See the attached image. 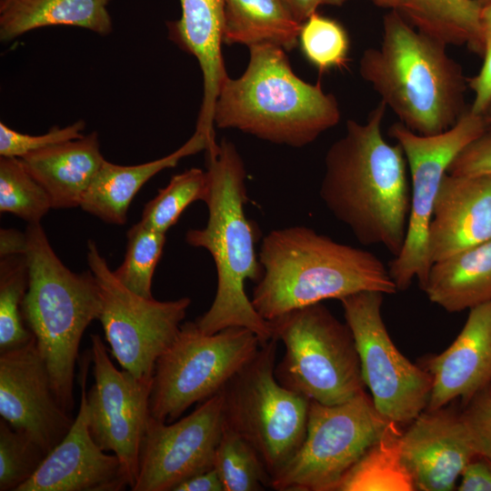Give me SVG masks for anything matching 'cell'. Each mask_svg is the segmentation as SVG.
Instances as JSON below:
<instances>
[{
	"label": "cell",
	"mask_w": 491,
	"mask_h": 491,
	"mask_svg": "<svg viewBox=\"0 0 491 491\" xmlns=\"http://www.w3.org/2000/svg\"><path fill=\"white\" fill-rule=\"evenodd\" d=\"M214 467L225 491H262L271 488L272 476L257 452L244 438L224 426Z\"/></svg>",
	"instance_id": "30"
},
{
	"label": "cell",
	"mask_w": 491,
	"mask_h": 491,
	"mask_svg": "<svg viewBox=\"0 0 491 491\" xmlns=\"http://www.w3.org/2000/svg\"><path fill=\"white\" fill-rule=\"evenodd\" d=\"M456 488L459 491H491V461L476 457L462 473Z\"/></svg>",
	"instance_id": "40"
},
{
	"label": "cell",
	"mask_w": 491,
	"mask_h": 491,
	"mask_svg": "<svg viewBox=\"0 0 491 491\" xmlns=\"http://www.w3.org/2000/svg\"><path fill=\"white\" fill-rule=\"evenodd\" d=\"M485 117H486V120L488 124V125H491V105L490 106L488 107V109L486 110V112L485 113Z\"/></svg>",
	"instance_id": "46"
},
{
	"label": "cell",
	"mask_w": 491,
	"mask_h": 491,
	"mask_svg": "<svg viewBox=\"0 0 491 491\" xmlns=\"http://www.w3.org/2000/svg\"><path fill=\"white\" fill-rule=\"evenodd\" d=\"M483 26L486 39L491 36V5L484 6L482 13Z\"/></svg>",
	"instance_id": "44"
},
{
	"label": "cell",
	"mask_w": 491,
	"mask_h": 491,
	"mask_svg": "<svg viewBox=\"0 0 491 491\" xmlns=\"http://www.w3.org/2000/svg\"><path fill=\"white\" fill-rule=\"evenodd\" d=\"M181 16L167 23L168 37L195 56L203 76V98L195 130L215 142L214 112L228 76L222 55V30L226 0H179Z\"/></svg>",
	"instance_id": "21"
},
{
	"label": "cell",
	"mask_w": 491,
	"mask_h": 491,
	"mask_svg": "<svg viewBox=\"0 0 491 491\" xmlns=\"http://www.w3.org/2000/svg\"><path fill=\"white\" fill-rule=\"evenodd\" d=\"M87 263L99 286L98 320L111 355L133 375L152 376L158 357L175 338L191 299L158 301L130 291L115 278L93 240L87 242Z\"/></svg>",
	"instance_id": "12"
},
{
	"label": "cell",
	"mask_w": 491,
	"mask_h": 491,
	"mask_svg": "<svg viewBox=\"0 0 491 491\" xmlns=\"http://www.w3.org/2000/svg\"><path fill=\"white\" fill-rule=\"evenodd\" d=\"M386 105L380 101L361 124L326 152L320 196L359 243L381 245L396 256L405 243L411 203L406 160L399 144L382 135Z\"/></svg>",
	"instance_id": "1"
},
{
	"label": "cell",
	"mask_w": 491,
	"mask_h": 491,
	"mask_svg": "<svg viewBox=\"0 0 491 491\" xmlns=\"http://www.w3.org/2000/svg\"><path fill=\"white\" fill-rule=\"evenodd\" d=\"M277 342L261 345L220 391L224 426L252 446L272 478L301 446L310 405L277 381Z\"/></svg>",
	"instance_id": "8"
},
{
	"label": "cell",
	"mask_w": 491,
	"mask_h": 491,
	"mask_svg": "<svg viewBox=\"0 0 491 491\" xmlns=\"http://www.w3.org/2000/svg\"><path fill=\"white\" fill-rule=\"evenodd\" d=\"M483 8L475 0H402L397 11L417 31L445 45L466 44L484 54Z\"/></svg>",
	"instance_id": "27"
},
{
	"label": "cell",
	"mask_w": 491,
	"mask_h": 491,
	"mask_svg": "<svg viewBox=\"0 0 491 491\" xmlns=\"http://www.w3.org/2000/svg\"><path fill=\"white\" fill-rule=\"evenodd\" d=\"M238 78L224 81L214 112L218 128L237 129L270 143L302 147L340 121L333 94L293 71L286 50L273 44L249 46Z\"/></svg>",
	"instance_id": "5"
},
{
	"label": "cell",
	"mask_w": 491,
	"mask_h": 491,
	"mask_svg": "<svg viewBox=\"0 0 491 491\" xmlns=\"http://www.w3.org/2000/svg\"><path fill=\"white\" fill-rule=\"evenodd\" d=\"M207 146L206 136L195 130L175 151L150 162L122 165L105 160L80 207L108 224L124 225L133 198L148 180L164 169L175 167L181 159L205 151Z\"/></svg>",
	"instance_id": "23"
},
{
	"label": "cell",
	"mask_w": 491,
	"mask_h": 491,
	"mask_svg": "<svg viewBox=\"0 0 491 491\" xmlns=\"http://www.w3.org/2000/svg\"><path fill=\"white\" fill-rule=\"evenodd\" d=\"M380 45L364 51L359 73L413 132L453 126L465 109L467 80L444 44L420 33L396 9L383 17Z\"/></svg>",
	"instance_id": "4"
},
{
	"label": "cell",
	"mask_w": 491,
	"mask_h": 491,
	"mask_svg": "<svg viewBox=\"0 0 491 491\" xmlns=\"http://www.w3.org/2000/svg\"><path fill=\"white\" fill-rule=\"evenodd\" d=\"M0 415L47 454L74 423L55 396L35 337L23 346L0 353Z\"/></svg>",
	"instance_id": "16"
},
{
	"label": "cell",
	"mask_w": 491,
	"mask_h": 491,
	"mask_svg": "<svg viewBox=\"0 0 491 491\" xmlns=\"http://www.w3.org/2000/svg\"><path fill=\"white\" fill-rule=\"evenodd\" d=\"M258 258L264 273L251 301L266 321L363 291L397 292L388 268L372 252L338 243L303 225L269 232Z\"/></svg>",
	"instance_id": "3"
},
{
	"label": "cell",
	"mask_w": 491,
	"mask_h": 491,
	"mask_svg": "<svg viewBox=\"0 0 491 491\" xmlns=\"http://www.w3.org/2000/svg\"><path fill=\"white\" fill-rule=\"evenodd\" d=\"M27 250V236L25 232L15 228L0 229V256L1 258L25 255Z\"/></svg>",
	"instance_id": "42"
},
{
	"label": "cell",
	"mask_w": 491,
	"mask_h": 491,
	"mask_svg": "<svg viewBox=\"0 0 491 491\" xmlns=\"http://www.w3.org/2000/svg\"><path fill=\"white\" fill-rule=\"evenodd\" d=\"M484 115L466 109L449 129L432 135L416 134L401 122L393 124L389 135L402 147L411 177V203L406 240L389 263L397 291L406 290L414 278L422 289L432 266L428 228L434 205L448 167L458 154L487 131Z\"/></svg>",
	"instance_id": "10"
},
{
	"label": "cell",
	"mask_w": 491,
	"mask_h": 491,
	"mask_svg": "<svg viewBox=\"0 0 491 491\" xmlns=\"http://www.w3.org/2000/svg\"><path fill=\"white\" fill-rule=\"evenodd\" d=\"M388 421L366 391L336 405L310 400L305 439L272 478L276 491H336Z\"/></svg>",
	"instance_id": "11"
},
{
	"label": "cell",
	"mask_w": 491,
	"mask_h": 491,
	"mask_svg": "<svg viewBox=\"0 0 491 491\" xmlns=\"http://www.w3.org/2000/svg\"><path fill=\"white\" fill-rule=\"evenodd\" d=\"M25 234L29 287L23 304L24 320L59 403L71 414L81 338L101 312L99 286L90 269L75 273L64 265L40 223L28 224Z\"/></svg>",
	"instance_id": "6"
},
{
	"label": "cell",
	"mask_w": 491,
	"mask_h": 491,
	"mask_svg": "<svg viewBox=\"0 0 491 491\" xmlns=\"http://www.w3.org/2000/svg\"><path fill=\"white\" fill-rule=\"evenodd\" d=\"M295 19L303 24L323 5L341 6L348 0H283Z\"/></svg>",
	"instance_id": "43"
},
{
	"label": "cell",
	"mask_w": 491,
	"mask_h": 491,
	"mask_svg": "<svg viewBox=\"0 0 491 491\" xmlns=\"http://www.w3.org/2000/svg\"><path fill=\"white\" fill-rule=\"evenodd\" d=\"M301 25L283 0H226L222 41L248 47L268 43L290 51L298 45Z\"/></svg>",
	"instance_id": "26"
},
{
	"label": "cell",
	"mask_w": 491,
	"mask_h": 491,
	"mask_svg": "<svg viewBox=\"0 0 491 491\" xmlns=\"http://www.w3.org/2000/svg\"><path fill=\"white\" fill-rule=\"evenodd\" d=\"M111 1L0 0V40L10 42L50 26H75L107 35L113 30Z\"/></svg>",
	"instance_id": "24"
},
{
	"label": "cell",
	"mask_w": 491,
	"mask_h": 491,
	"mask_svg": "<svg viewBox=\"0 0 491 491\" xmlns=\"http://www.w3.org/2000/svg\"><path fill=\"white\" fill-rule=\"evenodd\" d=\"M85 127V121L78 120L65 127L55 125L45 134L32 135L0 122V156L22 158L32 152L80 138Z\"/></svg>",
	"instance_id": "36"
},
{
	"label": "cell",
	"mask_w": 491,
	"mask_h": 491,
	"mask_svg": "<svg viewBox=\"0 0 491 491\" xmlns=\"http://www.w3.org/2000/svg\"><path fill=\"white\" fill-rule=\"evenodd\" d=\"M298 45L306 60L321 72L343 67L347 63V32L336 20L317 12L302 24Z\"/></svg>",
	"instance_id": "34"
},
{
	"label": "cell",
	"mask_w": 491,
	"mask_h": 491,
	"mask_svg": "<svg viewBox=\"0 0 491 491\" xmlns=\"http://www.w3.org/2000/svg\"><path fill=\"white\" fill-rule=\"evenodd\" d=\"M432 377L426 410L446 406L456 399L463 406L491 383V300L469 309L453 343L418 364Z\"/></svg>",
	"instance_id": "19"
},
{
	"label": "cell",
	"mask_w": 491,
	"mask_h": 491,
	"mask_svg": "<svg viewBox=\"0 0 491 491\" xmlns=\"http://www.w3.org/2000/svg\"><path fill=\"white\" fill-rule=\"evenodd\" d=\"M174 491H225V488L217 471L212 467L185 480Z\"/></svg>",
	"instance_id": "41"
},
{
	"label": "cell",
	"mask_w": 491,
	"mask_h": 491,
	"mask_svg": "<svg viewBox=\"0 0 491 491\" xmlns=\"http://www.w3.org/2000/svg\"><path fill=\"white\" fill-rule=\"evenodd\" d=\"M51 208L49 195L21 158L0 156V212L38 224Z\"/></svg>",
	"instance_id": "32"
},
{
	"label": "cell",
	"mask_w": 491,
	"mask_h": 491,
	"mask_svg": "<svg viewBox=\"0 0 491 491\" xmlns=\"http://www.w3.org/2000/svg\"><path fill=\"white\" fill-rule=\"evenodd\" d=\"M398 424L389 422L381 436L339 482L336 491H413L411 475L401 456Z\"/></svg>",
	"instance_id": "28"
},
{
	"label": "cell",
	"mask_w": 491,
	"mask_h": 491,
	"mask_svg": "<svg viewBox=\"0 0 491 491\" xmlns=\"http://www.w3.org/2000/svg\"><path fill=\"white\" fill-rule=\"evenodd\" d=\"M370 1L374 5L379 7L387 8L389 10H392V9L397 10L402 0H370Z\"/></svg>",
	"instance_id": "45"
},
{
	"label": "cell",
	"mask_w": 491,
	"mask_h": 491,
	"mask_svg": "<svg viewBox=\"0 0 491 491\" xmlns=\"http://www.w3.org/2000/svg\"><path fill=\"white\" fill-rule=\"evenodd\" d=\"M126 238L124 261L113 271L114 276L130 291L153 297L152 279L165 244V234L139 221L129 228Z\"/></svg>",
	"instance_id": "33"
},
{
	"label": "cell",
	"mask_w": 491,
	"mask_h": 491,
	"mask_svg": "<svg viewBox=\"0 0 491 491\" xmlns=\"http://www.w3.org/2000/svg\"><path fill=\"white\" fill-rule=\"evenodd\" d=\"M260 346L259 337L245 327L205 334L195 322L182 324L172 344L155 363L151 416L173 422L191 406L219 393Z\"/></svg>",
	"instance_id": "9"
},
{
	"label": "cell",
	"mask_w": 491,
	"mask_h": 491,
	"mask_svg": "<svg viewBox=\"0 0 491 491\" xmlns=\"http://www.w3.org/2000/svg\"><path fill=\"white\" fill-rule=\"evenodd\" d=\"M400 446L402 461L419 491L454 490L478 456L461 412L446 406L421 412L402 433Z\"/></svg>",
	"instance_id": "18"
},
{
	"label": "cell",
	"mask_w": 491,
	"mask_h": 491,
	"mask_svg": "<svg viewBox=\"0 0 491 491\" xmlns=\"http://www.w3.org/2000/svg\"><path fill=\"white\" fill-rule=\"evenodd\" d=\"M224 428L221 392L176 422L150 416L139 452L133 491H174L189 477L214 467Z\"/></svg>",
	"instance_id": "15"
},
{
	"label": "cell",
	"mask_w": 491,
	"mask_h": 491,
	"mask_svg": "<svg viewBox=\"0 0 491 491\" xmlns=\"http://www.w3.org/2000/svg\"><path fill=\"white\" fill-rule=\"evenodd\" d=\"M475 1H476L477 3H479L483 6H486V5H491V0H475Z\"/></svg>",
	"instance_id": "47"
},
{
	"label": "cell",
	"mask_w": 491,
	"mask_h": 491,
	"mask_svg": "<svg viewBox=\"0 0 491 491\" xmlns=\"http://www.w3.org/2000/svg\"><path fill=\"white\" fill-rule=\"evenodd\" d=\"M456 176L491 175V132H486L466 146L448 167Z\"/></svg>",
	"instance_id": "38"
},
{
	"label": "cell",
	"mask_w": 491,
	"mask_h": 491,
	"mask_svg": "<svg viewBox=\"0 0 491 491\" xmlns=\"http://www.w3.org/2000/svg\"><path fill=\"white\" fill-rule=\"evenodd\" d=\"M475 96L471 107L473 113L485 115L491 105V36L486 39L484 63L479 73L467 80Z\"/></svg>",
	"instance_id": "39"
},
{
	"label": "cell",
	"mask_w": 491,
	"mask_h": 491,
	"mask_svg": "<svg viewBox=\"0 0 491 491\" xmlns=\"http://www.w3.org/2000/svg\"><path fill=\"white\" fill-rule=\"evenodd\" d=\"M47 453L26 434L0 420V491H17L37 471Z\"/></svg>",
	"instance_id": "35"
},
{
	"label": "cell",
	"mask_w": 491,
	"mask_h": 491,
	"mask_svg": "<svg viewBox=\"0 0 491 491\" xmlns=\"http://www.w3.org/2000/svg\"><path fill=\"white\" fill-rule=\"evenodd\" d=\"M461 416L478 456L491 461V383L464 405Z\"/></svg>",
	"instance_id": "37"
},
{
	"label": "cell",
	"mask_w": 491,
	"mask_h": 491,
	"mask_svg": "<svg viewBox=\"0 0 491 491\" xmlns=\"http://www.w3.org/2000/svg\"><path fill=\"white\" fill-rule=\"evenodd\" d=\"M205 164L208 192L204 202L208 210L207 222L203 228L189 229L185 242L210 253L217 286L211 306L195 322L205 334L245 327L264 345L274 338L271 324L256 312L246 293V281L257 283L264 269L256 252L259 230L245 211V164L235 145L227 139L205 150Z\"/></svg>",
	"instance_id": "2"
},
{
	"label": "cell",
	"mask_w": 491,
	"mask_h": 491,
	"mask_svg": "<svg viewBox=\"0 0 491 491\" xmlns=\"http://www.w3.org/2000/svg\"><path fill=\"white\" fill-rule=\"evenodd\" d=\"M383 297L381 292L363 291L339 301L376 408L388 421L410 424L427 406L432 377L390 338L381 315Z\"/></svg>",
	"instance_id": "13"
},
{
	"label": "cell",
	"mask_w": 491,
	"mask_h": 491,
	"mask_svg": "<svg viewBox=\"0 0 491 491\" xmlns=\"http://www.w3.org/2000/svg\"><path fill=\"white\" fill-rule=\"evenodd\" d=\"M90 338L95 383L86 392L88 429L101 449L119 458L132 489L138 475L141 442L151 416L153 376L138 377L118 370L101 336L93 334Z\"/></svg>",
	"instance_id": "14"
},
{
	"label": "cell",
	"mask_w": 491,
	"mask_h": 491,
	"mask_svg": "<svg viewBox=\"0 0 491 491\" xmlns=\"http://www.w3.org/2000/svg\"><path fill=\"white\" fill-rule=\"evenodd\" d=\"M269 322L273 337L285 346L275 368L282 386L324 405L340 404L365 391L352 332L322 303Z\"/></svg>",
	"instance_id": "7"
},
{
	"label": "cell",
	"mask_w": 491,
	"mask_h": 491,
	"mask_svg": "<svg viewBox=\"0 0 491 491\" xmlns=\"http://www.w3.org/2000/svg\"><path fill=\"white\" fill-rule=\"evenodd\" d=\"M422 290L449 313L491 300V240L433 263Z\"/></svg>",
	"instance_id": "25"
},
{
	"label": "cell",
	"mask_w": 491,
	"mask_h": 491,
	"mask_svg": "<svg viewBox=\"0 0 491 491\" xmlns=\"http://www.w3.org/2000/svg\"><path fill=\"white\" fill-rule=\"evenodd\" d=\"M90 363L89 354L81 364L80 403L70 430L17 491H120L129 487L119 458L101 449L88 429L86 378Z\"/></svg>",
	"instance_id": "17"
},
{
	"label": "cell",
	"mask_w": 491,
	"mask_h": 491,
	"mask_svg": "<svg viewBox=\"0 0 491 491\" xmlns=\"http://www.w3.org/2000/svg\"><path fill=\"white\" fill-rule=\"evenodd\" d=\"M208 192L206 171L192 167L171 177L164 188L144 206L140 222L165 234L189 205L205 201Z\"/></svg>",
	"instance_id": "31"
},
{
	"label": "cell",
	"mask_w": 491,
	"mask_h": 491,
	"mask_svg": "<svg viewBox=\"0 0 491 491\" xmlns=\"http://www.w3.org/2000/svg\"><path fill=\"white\" fill-rule=\"evenodd\" d=\"M427 237L432 264L491 240V175L446 174Z\"/></svg>",
	"instance_id": "20"
},
{
	"label": "cell",
	"mask_w": 491,
	"mask_h": 491,
	"mask_svg": "<svg viewBox=\"0 0 491 491\" xmlns=\"http://www.w3.org/2000/svg\"><path fill=\"white\" fill-rule=\"evenodd\" d=\"M55 209L80 206L105 162L96 132L32 152L21 158Z\"/></svg>",
	"instance_id": "22"
},
{
	"label": "cell",
	"mask_w": 491,
	"mask_h": 491,
	"mask_svg": "<svg viewBox=\"0 0 491 491\" xmlns=\"http://www.w3.org/2000/svg\"><path fill=\"white\" fill-rule=\"evenodd\" d=\"M29 287L25 255L0 260V353L23 346L33 334L25 326L23 304Z\"/></svg>",
	"instance_id": "29"
}]
</instances>
